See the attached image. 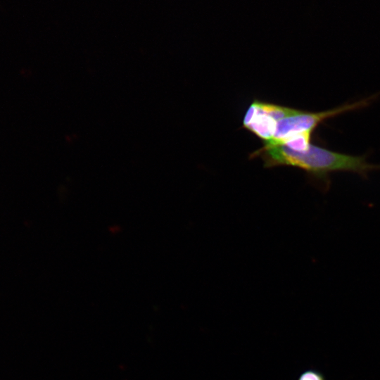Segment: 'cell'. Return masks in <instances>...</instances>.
<instances>
[{
  "mask_svg": "<svg viewBox=\"0 0 380 380\" xmlns=\"http://www.w3.org/2000/svg\"><path fill=\"white\" fill-rule=\"evenodd\" d=\"M298 380H324V377L318 371L308 369L303 372Z\"/></svg>",
  "mask_w": 380,
  "mask_h": 380,
  "instance_id": "obj_2",
  "label": "cell"
},
{
  "mask_svg": "<svg viewBox=\"0 0 380 380\" xmlns=\"http://www.w3.org/2000/svg\"><path fill=\"white\" fill-rule=\"evenodd\" d=\"M260 157L265 167L289 166L304 170L310 182L323 192L330 189L332 173L346 172L367 179L380 165L367 161L366 156H352L334 151L312 143L305 151H296L282 144L263 145L250 154Z\"/></svg>",
  "mask_w": 380,
  "mask_h": 380,
  "instance_id": "obj_1",
  "label": "cell"
}]
</instances>
